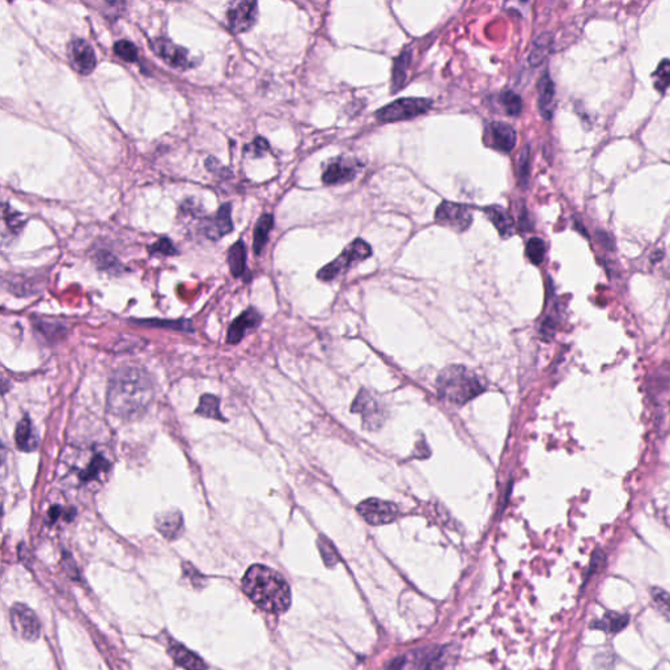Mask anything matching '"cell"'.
<instances>
[{
	"label": "cell",
	"mask_w": 670,
	"mask_h": 670,
	"mask_svg": "<svg viewBox=\"0 0 670 670\" xmlns=\"http://www.w3.org/2000/svg\"><path fill=\"white\" fill-rule=\"evenodd\" d=\"M169 654L172 656L173 660L177 664L182 666L183 669L186 670H206L207 666L206 664L202 662V659L198 657L197 654L190 652L189 650H186L183 645L181 644H173L172 647H169L168 650Z\"/></svg>",
	"instance_id": "22"
},
{
	"label": "cell",
	"mask_w": 670,
	"mask_h": 670,
	"mask_svg": "<svg viewBox=\"0 0 670 670\" xmlns=\"http://www.w3.org/2000/svg\"><path fill=\"white\" fill-rule=\"evenodd\" d=\"M628 621L630 618L627 616L618 614L616 611H607V614L602 616V619L593 622L590 627L605 631L607 634H616L625 628Z\"/></svg>",
	"instance_id": "26"
},
{
	"label": "cell",
	"mask_w": 670,
	"mask_h": 670,
	"mask_svg": "<svg viewBox=\"0 0 670 670\" xmlns=\"http://www.w3.org/2000/svg\"><path fill=\"white\" fill-rule=\"evenodd\" d=\"M486 143L503 154H509L516 145L517 135L515 128L504 122H491L485 133Z\"/></svg>",
	"instance_id": "13"
},
{
	"label": "cell",
	"mask_w": 670,
	"mask_h": 670,
	"mask_svg": "<svg viewBox=\"0 0 670 670\" xmlns=\"http://www.w3.org/2000/svg\"><path fill=\"white\" fill-rule=\"evenodd\" d=\"M653 85L656 91L664 93L670 85V61L664 59L662 63L657 66L656 71L652 73Z\"/></svg>",
	"instance_id": "30"
},
{
	"label": "cell",
	"mask_w": 670,
	"mask_h": 670,
	"mask_svg": "<svg viewBox=\"0 0 670 670\" xmlns=\"http://www.w3.org/2000/svg\"><path fill=\"white\" fill-rule=\"evenodd\" d=\"M371 255L372 248L370 244L362 238H356L344 248L343 252L333 262L327 263L317 272V278L322 281H334L339 275L348 272L355 263L362 262Z\"/></svg>",
	"instance_id": "4"
},
{
	"label": "cell",
	"mask_w": 670,
	"mask_h": 670,
	"mask_svg": "<svg viewBox=\"0 0 670 670\" xmlns=\"http://www.w3.org/2000/svg\"><path fill=\"white\" fill-rule=\"evenodd\" d=\"M654 607L660 610V613L670 619V595L660 588H651Z\"/></svg>",
	"instance_id": "35"
},
{
	"label": "cell",
	"mask_w": 670,
	"mask_h": 670,
	"mask_svg": "<svg viewBox=\"0 0 670 670\" xmlns=\"http://www.w3.org/2000/svg\"><path fill=\"white\" fill-rule=\"evenodd\" d=\"M358 512L371 525L389 524L399 515L398 507L394 503L376 498L363 500L358 506Z\"/></svg>",
	"instance_id": "7"
},
{
	"label": "cell",
	"mask_w": 670,
	"mask_h": 670,
	"mask_svg": "<svg viewBox=\"0 0 670 670\" xmlns=\"http://www.w3.org/2000/svg\"><path fill=\"white\" fill-rule=\"evenodd\" d=\"M3 218H4L6 224L9 226V229H12L15 232H18L25 223V220H23V215L12 209H9L8 205H4Z\"/></svg>",
	"instance_id": "37"
},
{
	"label": "cell",
	"mask_w": 670,
	"mask_h": 670,
	"mask_svg": "<svg viewBox=\"0 0 670 670\" xmlns=\"http://www.w3.org/2000/svg\"><path fill=\"white\" fill-rule=\"evenodd\" d=\"M435 221L456 232H465L473 223V211L465 205L445 200L436 209Z\"/></svg>",
	"instance_id": "6"
},
{
	"label": "cell",
	"mask_w": 670,
	"mask_h": 670,
	"mask_svg": "<svg viewBox=\"0 0 670 670\" xmlns=\"http://www.w3.org/2000/svg\"><path fill=\"white\" fill-rule=\"evenodd\" d=\"M195 414H198L200 417L211 418V419L226 422V418L223 417L220 411V401L218 397L212 394H205L200 397V405L195 410Z\"/></svg>",
	"instance_id": "28"
},
{
	"label": "cell",
	"mask_w": 670,
	"mask_h": 670,
	"mask_svg": "<svg viewBox=\"0 0 670 670\" xmlns=\"http://www.w3.org/2000/svg\"><path fill=\"white\" fill-rule=\"evenodd\" d=\"M97 263H99L100 269L106 270V272H117L118 269L121 267V264H119L117 260L111 254L106 253V252H102V253L97 255Z\"/></svg>",
	"instance_id": "39"
},
{
	"label": "cell",
	"mask_w": 670,
	"mask_h": 670,
	"mask_svg": "<svg viewBox=\"0 0 670 670\" xmlns=\"http://www.w3.org/2000/svg\"><path fill=\"white\" fill-rule=\"evenodd\" d=\"M411 62L410 49L402 50V53L394 59L391 70V92H398L408 79V67Z\"/></svg>",
	"instance_id": "23"
},
{
	"label": "cell",
	"mask_w": 670,
	"mask_h": 670,
	"mask_svg": "<svg viewBox=\"0 0 670 670\" xmlns=\"http://www.w3.org/2000/svg\"><path fill=\"white\" fill-rule=\"evenodd\" d=\"M156 529L166 540H169V541L176 540L178 535H181L182 529H183L181 512L169 511V512H164V513L157 515L156 516Z\"/></svg>",
	"instance_id": "20"
},
{
	"label": "cell",
	"mask_w": 670,
	"mask_h": 670,
	"mask_svg": "<svg viewBox=\"0 0 670 670\" xmlns=\"http://www.w3.org/2000/svg\"><path fill=\"white\" fill-rule=\"evenodd\" d=\"M274 226V217L272 214H264L258 219L253 235V250L255 254H261L263 248L269 241V236Z\"/></svg>",
	"instance_id": "25"
},
{
	"label": "cell",
	"mask_w": 670,
	"mask_h": 670,
	"mask_svg": "<svg viewBox=\"0 0 670 670\" xmlns=\"http://www.w3.org/2000/svg\"><path fill=\"white\" fill-rule=\"evenodd\" d=\"M485 215L489 218V221L494 224V226L498 229L499 233L503 238H508L515 233V220L511 217V214L507 209H503L501 206H489L483 209Z\"/></svg>",
	"instance_id": "19"
},
{
	"label": "cell",
	"mask_w": 670,
	"mask_h": 670,
	"mask_svg": "<svg viewBox=\"0 0 670 670\" xmlns=\"http://www.w3.org/2000/svg\"><path fill=\"white\" fill-rule=\"evenodd\" d=\"M114 53L121 59L130 62V63H135L138 61V56H139L136 46L133 42L127 41V39H121V41H118L114 44Z\"/></svg>",
	"instance_id": "34"
},
{
	"label": "cell",
	"mask_w": 670,
	"mask_h": 670,
	"mask_svg": "<svg viewBox=\"0 0 670 670\" xmlns=\"http://www.w3.org/2000/svg\"><path fill=\"white\" fill-rule=\"evenodd\" d=\"M148 252L151 255H156V254H159V255H176L178 253V250L176 249V246L173 245L169 238L157 240L156 243L148 246Z\"/></svg>",
	"instance_id": "36"
},
{
	"label": "cell",
	"mask_w": 670,
	"mask_h": 670,
	"mask_svg": "<svg viewBox=\"0 0 670 670\" xmlns=\"http://www.w3.org/2000/svg\"><path fill=\"white\" fill-rule=\"evenodd\" d=\"M525 252L529 261L535 266H540L544 262V254H546V245L544 240L540 237L530 238L526 244Z\"/></svg>",
	"instance_id": "31"
},
{
	"label": "cell",
	"mask_w": 670,
	"mask_h": 670,
	"mask_svg": "<svg viewBox=\"0 0 670 670\" xmlns=\"http://www.w3.org/2000/svg\"><path fill=\"white\" fill-rule=\"evenodd\" d=\"M67 55L73 68L82 75H90L96 68L95 50L85 39L73 38L67 46Z\"/></svg>",
	"instance_id": "12"
},
{
	"label": "cell",
	"mask_w": 670,
	"mask_h": 670,
	"mask_svg": "<svg viewBox=\"0 0 670 670\" xmlns=\"http://www.w3.org/2000/svg\"><path fill=\"white\" fill-rule=\"evenodd\" d=\"M62 515H64V509H62V507H59V506H55V507L50 508V511L47 513V518L51 524H54L55 521Z\"/></svg>",
	"instance_id": "40"
},
{
	"label": "cell",
	"mask_w": 670,
	"mask_h": 670,
	"mask_svg": "<svg viewBox=\"0 0 670 670\" xmlns=\"http://www.w3.org/2000/svg\"><path fill=\"white\" fill-rule=\"evenodd\" d=\"M432 108V101L420 97L398 99L376 111V118L382 123L408 121L426 114Z\"/></svg>",
	"instance_id": "5"
},
{
	"label": "cell",
	"mask_w": 670,
	"mask_h": 670,
	"mask_svg": "<svg viewBox=\"0 0 670 670\" xmlns=\"http://www.w3.org/2000/svg\"><path fill=\"white\" fill-rule=\"evenodd\" d=\"M500 105L511 117H518L523 111V100L513 91L503 92L500 95Z\"/></svg>",
	"instance_id": "29"
},
{
	"label": "cell",
	"mask_w": 670,
	"mask_h": 670,
	"mask_svg": "<svg viewBox=\"0 0 670 670\" xmlns=\"http://www.w3.org/2000/svg\"><path fill=\"white\" fill-rule=\"evenodd\" d=\"M262 316L257 309L248 308L241 316L236 318L231 324L226 333V343L237 344L241 342L248 331L254 330L261 325Z\"/></svg>",
	"instance_id": "17"
},
{
	"label": "cell",
	"mask_w": 670,
	"mask_h": 670,
	"mask_svg": "<svg viewBox=\"0 0 670 670\" xmlns=\"http://www.w3.org/2000/svg\"><path fill=\"white\" fill-rule=\"evenodd\" d=\"M246 596L260 609L272 614H281L291 605V589L281 573L262 564H254L243 578Z\"/></svg>",
	"instance_id": "2"
},
{
	"label": "cell",
	"mask_w": 670,
	"mask_h": 670,
	"mask_svg": "<svg viewBox=\"0 0 670 670\" xmlns=\"http://www.w3.org/2000/svg\"><path fill=\"white\" fill-rule=\"evenodd\" d=\"M226 262L229 266L231 274L235 278H241L246 272V246L243 240L236 241L228 250Z\"/></svg>",
	"instance_id": "24"
},
{
	"label": "cell",
	"mask_w": 670,
	"mask_h": 670,
	"mask_svg": "<svg viewBox=\"0 0 670 670\" xmlns=\"http://www.w3.org/2000/svg\"><path fill=\"white\" fill-rule=\"evenodd\" d=\"M83 468L76 470V480L80 483L102 482L111 469V462L101 453L95 452Z\"/></svg>",
	"instance_id": "16"
},
{
	"label": "cell",
	"mask_w": 670,
	"mask_h": 670,
	"mask_svg": "<svg viewBox=\"0 0 670 670\" xmlns=\"http://www.w3.org/2000/svg\"><path fill=\"white\" fill-rule=\"evenodd\" d=\"M15 440H16V446L20 451L23 452L36 451L39 439L29 418L25 417L18 422L16 432H15Z\"/></svg>",
	"instance_id": "21"
},
{
	"label": "cell",
	"mask_w": 670,
	"mask_h": 670,
	"mask_svg": "<svg viewBox=\"0 0 670 670\" xmlns=\"http://www.w3.org/2000/svg\"><path fill=\"white\" fill-rule=\"evenodd\" d=\"M440 398L453 405H465L485 390L480 377L463 365H449L440 372L436 382Z\"/></svg>",
	"instance_id": "3"
},
{
	"label": "cell",
	"mask_w": 670,
	"mask_h": 670,
	"mask_svg": "<svg viewBox=\"0 0 670 670\" xmlns=\"http://www.w3.org/2000/svg\"><path fill=\"white\" fill-rule=\"evenodd\" d=\"M553 36L550 33H544L538 37L533 44L532 51L529 54V63L532 66H540L550 54L553 47Z\"/></svg>",
	"instance_id": "27"
},
{
	"label": "cell",
	"mask_w": 670,
	"mask_h": 670,
	"mask_svg": "<svg viewBox=\"0 0 670 670\" xmlns=\"http://www.w3.org/2000/svg\"><path fill=\"white\" fill-rule=\"evenodd\" d=\"M11 625L13 631L21 639L32 642L39 636V622L33 610L21 604H16L11 609Z\"/></svg>",
	"instance_id": "11"
},
{
	"label": "cell",
	"mask_w": 670,
	"mask_h": 670,
	"mask_svg": "<svg viewBox=\"0 0 670 670\" xmlns=\"http://www.w3.org/2000/svg\"><path fill=\"white\" fill-rule=\"evenodd\" d=\"M154 382L147 372L138 367L118 370L108 389V410L122 419L143 415L154 399Z\"/></svg>",
	"instance_id": "1"
},
{
	"label": "cell",
	"mask_w": 670,
	"mask_h": 670,
	"mask_svg": "<svg viewBox=\"0 0 670 670\" xmlns=\"http://www.w3.org/2000/svg\"><path fill=\"white\" fill-rule=\"evenodd\" d=\"M138 325H145V327H172L173 330H180V331H193V325L190 321L188 319H178V321H162V319H138L134 321Z\"/></svg>",
	"instance_id": "32"
},
{
	"label": "cell",
	"mask_w": 670,
	"mask_h": 670,
	"mask_svg": "<svg viewBox=\"0 0 670 670\" xmlns=\"http://www.w3.org/2000/svg\"><path fill=\"white\" fill-rule=\"evenodd\" d=\"M537 90H538V109L544 119H550L553 117L554 108H555V85L549 73H544L541 76Z\"/></svg>",
	"instance_id": "18"
},
{
	"label": "cell",
	"mask_w": 670,
	"mask_h": 670,
	"mask_svg": "<svg viewBox=\"0 0 670 670\" xmlns=\"http://www.w3.org/2000/svg\"><path fill=\"white\" fill-rule=\"evenodd\" d=\"M269 150V143L266 139L263 138H255L253 140V143L246 145L245 147L244 152L249 156H252L254 159L257 157H262L264 152Z\"/></svg>",
	"instance_id": "38"
},
{
	"label": "cell",
	"mask_w": 670,
	"mask_h": 670,
	"mask_svg": "<svg viewBox=\"0 0 670 670\" xmlns=\"http://www.w3.org/2000/svg\"><path fill=\"white\" fill-rule=\"evenodd\" d=\"M258 16L257 1H235L228 6L226 12L228 28L235 33H245L255 24Z\"/></svg>",
	"instance_id": "9"
},
{
	"label": "cell",
	"mask_w": 670,
	"mask_h": 670,
	"mask_svg": "<svg viewBox=\"0 0 670 670\" xmlns=\"http://www.w3.org/2000/svg\"><path fill=\"white\" fill-rule=\"evenodd\" d=\"M231 214H232L231 203L223 205L212 218L205 220V223L202 226L203 235L209 238L211 241H218L220 238H223L224 236L231 233L233 231V223H232Z\"/></svg>",
	"instance_id": "15"
},
{
	"label": "cell",
	"mask_w": 670,
	"mask_h": 670,
	"mask_svg": "<svg viewBox=\"0 0 670 670\" xmlns=\"http://www.w3.org/2000/svg\"><path fill=\"white\" fill-rule=\"evenodd\" d=\"M154 54L162 58L165 63L177 70H188L194 66L189 50L176 45L169 38L157 37L151 42Z\"/></svg>",
	"instance_id": "8"
},
{
	"label": "cell",
	"mask_w": 670,
	"mask_h": 670,
	"mask_svg": "<svg viewBox=\"0 0 670 670\" xmlns=\"http://www.w3.org/2000/svg\"><path fill=\"white\" fill-rule=\"evenodd\" d=\"M362 163L355 159L338 156L330 160L325 166V171L322 173V182L325 185H339L353 181L356 174L362 171Z\"/></svg>",
	"instance_id": "10"
},
{
	"label": "cell",
	"mask_w": 670,
	"mask_h": 670,
	"mask_svg": "<svg viewBox=\"0 0 670 670\" xmlns=\"http://www.w3.org/2000/svg\"><path fill=\"white\" fill-rule=\"evenodd\" d=\"M517 168H518L517 173H518L520 185L526 188L528 182H529V176H530V147L529 145H525L521 150Z\"/></svg>",
	"instance_id": "33"
},
{
	"label": "cell",
	"mask_w": 670,
	"mask_h": 670,
	"mask_svg": "<svg viewBox=\"0 0 670 670\" xmlns=\"http://www.w3.org/2000/svg\"><path fill=\"white\" fill-rule=\"evenodd\" d=\"M351 411L360 413L363 417V426L368 430H376L382 425V410L379 403L372 398L371 394L365 390H360L353 401Z\"/></svg>",
	"instance_id": "14"
}]
</instances>
